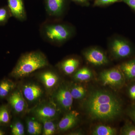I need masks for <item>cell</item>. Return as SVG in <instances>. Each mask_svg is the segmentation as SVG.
Returning <instances> with one entry per match:
<instances>
[{
    "label": "cell",
    "mask_w": 135,
    "mask_h": 135,
    "mask_svg": "<svg viewBox=\"0 0 135 135\" xmlns=\"http://www.w3.org/2000/svg\"><path fill=\"white\" fill-rule=\"evenodd\" d=\"M8 3L12 17L21 22L26 20L27 16L23 0H8Z\"/></svg>",
    "instance_id": "13"
},
{
    "label": "cell",
    "mask_w": 135,
    "mask_h": 135,
    "mask_svg": "<svg viewBox=\"0 0 135 135\" xmlns=\"http://www.w3.org/2000/svg\"><path fill=\"white\" fill-rule=\"evenodd\" d=\"M11 17L12 15L8 6L0 8V26L6 24Z\"/></svg>",
    "instance_id": "25"
},
{
    "label": "cell",
    "mask_w": 135,
    "mask_h": 135,
    "mask_svg": "<svg viewBox=\"0 0 135 135\" xmlns=\"http://www.w3.org/2000/svg\"><path fill=\"white\" fill-rule=\"evenodd\" d=\"M11 134L12 135L24 134V127L21 122L19 120L13 121L11 126Z\"/></svg>",
    "instance_id": "24"
},
{
    "label": "cell",
    "mask_w": 135,
    "mask_h": 135,
    "mask_svg": "<svg viewBox=\"0 0 135 135\" xmlns=\"http://www.w3.org/2000/svg\"><path fill=\"white\" fill-rule=\"evenodd\" d=\"M122 2L135 11V0H123Z\"/></svg>",
    "instance_id": "31"
},
{
    "label": "cell",
    "mask_w": 135,
    "mask_h": 135,
    "mask_svg": "<svg viewBox=\"0 0 135 135\" xmlns=\"http://www.w3.org/2000/svg\"><path fill=\"white\" fill-rule=\"evenodd\" d=\"M122 135H135V125L129 122L126 123L120 130Z\"/></svg>",
    "instance_id": "26"
},
{
    "label": "cell",
    "mask_w": 135,
    "mask_h": 135,
    "mask_svg": "<svg viewBox=\"0 0 135 135\" xmlns=\"http://www.w3.org/2000/svg\"><path fill=\"white\" fill-rule=\"evenodd\" d=\"M128 95L132 101H135V83L129 86L128 89Z\"/></svg>",
    "instance_id": "28"
},
{
    "label": "cell",
    "mask_w": 135,
    "mask_h": 135,
    "mask_svg": "<svg viewBox=\"0 0 135 135\" xmlns=\"http://www.w3.org/2000/svg\"><path fill=\"white\" fill-rule=\"evenodd\" d=\"M45 8L49 19L59 20L66 12L67 0H46Z\"/></svg>",
    "instance_id": "10"
},
{
    "label": "cell",
    "mask_w": 135,
    "mask_h": 135,
    "mask_svg": "<svg viewBox=\"0 0 135 135\" xmlns=\"http://www.w3.org/2000/svg\"><path fill=\"white\" fill-rule=\"evenodd\" d=\"M83 107L92 120L105 122L117 119L123 110L122 101L117 95L102 89L91 91L84 101Z\"/></svg>",
    "instance_id": "1"
},
{
    "label": "cell",
    "mask_w": 135,
    "mask_h": 135,
    "mask_svg": "<svg viewBox=\"0 0 135 135\" xmlns=\"http://www.w3.org/2000/svg\"><path fill=\"white\" fill-rule=\"evenodd\" d=\"M59 110L53 102H43L32 109V113L41 121L44 120H55L59 114Z\"/></svg>",
    "instance_id": "6"
},
{
    "label": "cell",
    "mask_w": 135,
    "mask_h": 135,
    "mask_svg": "<svg viewBox=\"0 0 135 135\" xmlns=\"http://www.w3.org/2000/svg\"><path fill=\"white\" fill-rule=\"evenodd\" d=\"M16 87V83L12 80L5 78L0 81V99H6Z\"/></svg>",
    "instance_id": "17"
},
{
    "label": "cell",
    "mask_w": 135,
    "mask_h": 135,
    "mask_svg": "<svg viewBox=\"0 0 135 135\" xmlns=\"http://www.w3.org/2000/svg\"><path fill=\"white\" fill-rule=\"evenodd\" d=\"M123 0H95L94 7H103L113 4L115 3L121 2Z\"/></svg>",
    "instance_id": "27"
},
{
    "label": "cell",
    "mask_w": 135,
    "mask_h": 135,
    "mask_svg": "<svg viewBox=\"0 0 135 135\" xmlns=\"http://www.w3.org/2000/svg\"><path fill=\"white\" fill-rule=\"evenodd\" d=\"M77 4L83 6H88L89 5L90 0H72Z\"/></svg>",
    "instance_id": "30"
},
{
    "label": "cell",
    "mask_w": 135,
    "mask_h": 135,
    "mask_svg": "<svg viewBox=\"0 0 135 135\" xmlns=\"http://www.w3.org/2000/svg\"><path fill=\"white\" fill-rule=\"evenodd\" d=\"M80 64V60L78 58L70 57L62 60L59 63L57 66L65 74L70 75L75 72Z\"/></svg>",
    "instance_id": "15"
},
{
    "label": "cell",
    "mask_w": 135,
    "mask_h": 135,
    "mask_svg": "<svg viewBox=\"0 0 135 135\" xmlns=\"http://www.w3.org/2000/svg\"><path fill=\"white\" fill-rule=\"evenodd\" d=\"M109 49L111 55L116 59L130 56L133 53L132 46L127 41L120 37H113L109 41Z\"/></svg>",
    "instance_id": "4"
},
{
    "label": "cell",
    "mask_w": 135,
    "mask_h": 135,
    "mask_svg": "<svg viewBox=\"0 0 135 135\" xmlns=\"http://www.w3.org/2000/svg\"><path fill=\"white\" fill-rule=\"evenodd\" d=\"M93 76V73L89 68L83 67L75 71L74 78L77 81L83 82L91 79Z\"/></svg>",
    "instance_id": "21"
},
{
    "label": "cell",
    "mask_w": 135,
    "mask_h": 135,
    "mask_svg": "<svg viewBox=\"0 0 135 135\" xmlns=\"http://www.w3.org/2000/svg\"><path fill=\"white\" fill-rule=\"evenodd\" d=\"M116 134V128L105 125L96 126L92 131V134L93 135H115Z\"/></svg>",
    "instance_id": "22"
},
{
    "label": "cell",
    "mask_w": 135,
    "mask_h": 135,
    "mask_svg": "<svg viewBox=\"0 0 135 135\" xmlns=\"http://www.w3.org/2000/svg\"><path fill=\"white\" fill-rule=\"evenodd\" d=\"M128 116L135 123V105L130 107L128 112Z\"/></svg>",
    "instance_id": "29"
},
{
    "label": "cell",
    "mask_w": 135,
    "mask_h": 135,
    "mask_svg": "<svg viewBox=\"0 0 135 135\" xmlns=\"http://www.w3.org/2000/svg\"><path fill=\"white\" fill-rule=\"evenodd\" d=\"M49 65L47 58L41 51L27 52L20 56L9 75L15 79L23 78Z\"/></svg>",
    "instance_id": "3"
},
{
    "label": "cell",
    "mask_w": 135,
    "mask_h": 135,
    "mask_svg": "<svg viewBox=\"0 0 135 135\" xmlns=\"http://www.w3.org/2000/svg\"><path fill=\"white\" fill-rule=\"evenodd\" d=\"M69 135H81L84 134V133L81 130H75V131L71 132L68 134Z\"/></svg>",
    "instance_id": "32"
},
{
    "label": "cell",
    "mask_w": 135,
    "mask_h": 135,
    "mask_svg": "<svg viewBox=\"0 0 135 135\" xmlns=\"http://www.w3.org/2000/svg\"><path fill=\"white\" fill-rule=\"evenodd\" d=\"M119 68L123 73L126 80L135 79V58L122 63Z\"/></svg>",
    "instance_id": "16"
},
{
    "label": "cell",
    "mask_w": 135,
    "mask_h": 135,
    "mask_svg": "<svg viewBox=\"0 0 135 135\" xmlns=\"http://www.w3.org/2000/svg\"><path fill=\"white\" fill-rule=\"evenodd\" d=\"M83 55L88 62L95 66L106 65L109 62L106 53L98 47H92L86 49Z\"/></svg>",
    "instance_id": "8"
},
{
    "label": "cell",
    "mask_w": 135,
    "mask_h": 135,
    "mask_svg": "<svg viewBox=\"0 0 135 135\" xmlns=\"http://www.w3.org/2000/svg\"><path fill=\"white\" fill-rule=\"evenodd\" d=\"M21 91L26 101L31 103L38 101L43 95V90L41 87L36 83H32L24 85Z\"/></svg>",
    "instance_id": "11"
},
{
    "label": "cell",
    "mask_w": 135,
    "mask_h": 135,
    "mask_svg": "<svg viewBox=\"0 0 135 135\" xmlns=\"http://www.w3.org/2000/svg\"><path fill=\"white\" fill-rule=\"evenodd\" d=\"M27 132L30 135H38L41 134L43 129V126L40 121L29 119L26 122Z\"/></svg>",
    "instance_id": "20"
},
{
    "label": "cell",
    "mask_w": 135,
    "mask_h": 135,
    "mask_svg": "<svg viewBox=\"0 0 135 135\" xmlns=\"http://www.w3.org/2000/svg\"><path fill=\"white\" fill-rule=\"evenodd\" d=\"M40 122L43 124L42 135H52L55 133L57 126L54 122V120H44Z\"/></svg>",
    "instance_id": "23"
},
{
    "label": "cell",
    "mask_w": 135,
    "mask_h": 135,
    "mask_svg": "<svg viewBox=\"0 0 135 135\" xmlns=\"http://www.w3.org/2000/svg\"><path fill=\"white\" fill-rule=\"evenodd\" d=\"M99 80L103 85L119 88L123 86L126 79L121 71L118 68H114L101 72Z\"/></svg>",
    "instance_id": "5"
},
{
    "label": "cell",
    "mask_w": 135,
    "mask_h": 135,
    "mask_svg": "<svg viewBox=\"0 0 135 135\" xmlns=\"http://www.w3.org/2000/svg\"><path fill=\"white\" fill-rule=\"evenodd\" d=\"M3 126H0V135H5L6 134V131L4 129Z\"/></svg>",
    "instance_id": "33"
},
{
    "label": "cell",
    "mask_w": 135,
    "mask_h": 135,
    "mask_svg": "<svg viewBox=\"0 0 135 135\" xmlns=\"http://www.w3.org/2000/svg\"><path fill=\"white\" fill-rule=\"evenodd\" d=\"M40 35L44 41L60 46L74 36L75 29L72 25L60 22L59 20L49 19L40 26Z\"/></svg>",
    "instance_id": "2"
},
{
    "label": "cell",
    "mask_w": 135,
    "mask_h": 135,
    "mask_svg": "<svg viewBox=\"0 0 135 135\" xmlns=\"http://www.w3.org/2000/svg\"><path fill=\"white\" fill-rule=\"evenodd\" d=\"M52 98L59 109L68 112L71 110L74 99L67 85L62 84L59 86L54 92Z\"/></svg>",
    "instance_id": "7"
},
{
    "label": "cell",
    "mask_w": 135,
    "mask_h": 135,
    "mask_svg": "<svg viewBox=\"0 0 135 135\" xmlns=\"http://www.w3.org/2000/svg\"><path fill=\"white\" fill-rule=\"evenodd\" d=\"M79 116V113L75 111H69L59 122L57 129L60 132H64L72 128L78 123Z\"/></svg>",
    "instance_id": "12"
},
{
    "label": "cell",
    "mask_w": 135,
    "mask_h": 135,
    "mask_svg": "<svg viewBox=\"0 0 135 135\" xmlns=\"http://www.w3.org/2000/svg\"><path fill=\"white\" fill-rule=\"evenodd\" d=\"M39 79L48 90L53 89L58 84L59 78L57 74L52 70H46L39 73Z\"/></svg>",
    "instance_id": "14"
},
{
    "label": "cell",
    "mask_w": 135,
    "mask_h": 135,
    "mask_svg": "<svg viewBox=\"0 0 135 135\" xmlns=\"http://www.w3.org/2000/svg\"><path fill=\"white\" fill-rule=\"evenodd\" d=\"M11 112L17 114L25 113L27 109V101L22 91L16 88L6 98Z\"/></svg>",
    "instance_id": "9"
},
{
    "label": "cell",
    "mask_w": 135,
    "mask_h": 135,
    "mask_svg": "<svg viewBox=\"0 0 135 135\" xmlns=\"http://www.w3.org/2000/svg\"><path fill=\"white\" fill-rule=\"evenodd\" d=\"M11 110L7 104L0 106V126L7 127L11 123Z\"/></svg>",
    "instance_id": "18"
},
{
    "label": "cell",
    "mask_w": 135,
    "mask_h": 135,
    "mask_svg": "<svg viewBox=\"0 0 135 135\" xmlns=\"http://www.w3.org/2000/svg\"><path fill=\"white\" fill-rule=\"evenodd\" d=\"M68 86L74 99H82L86 95V90L81 84L72 83Z\"/></svg>",
    "instance_id": "19"
}]
</instances>
